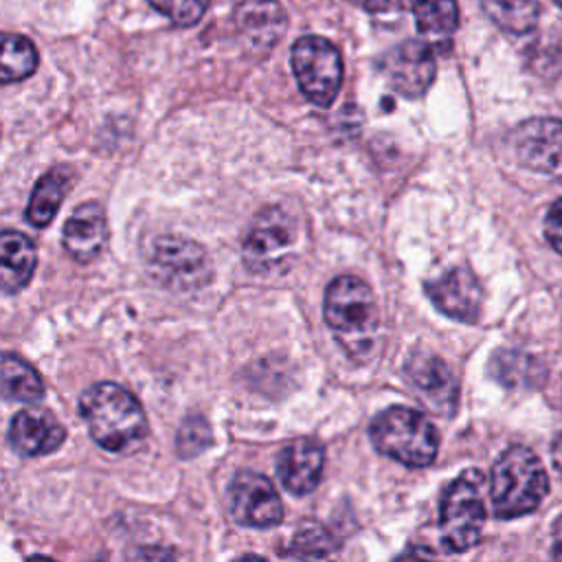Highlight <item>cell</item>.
<instances>
[{"instance_id":"cell-16","label":"cell","mask_w":562,"mask_h":562,"mask_svg":"<svg viewBox=\"0 0 562 562\" xmlns=\"http://www.w3.org/2000/svg\"><path fill=\"white\" fill-rule=\"evenodd\" d=\"M105 241L108 222L103 209L97 202H86L77 206L64 224L61 244L66 252L79 263H90L103 252Z\"/></svg>"},{"instance_id":"cell-22","label":"cell","mask_w":562,"mask_h":562,"mask_svg":"<svg viewBox=\"0 0 562 562\" xmlns=\"http://www.w3.org/2000/svg\"><path fill=\"white\" fill-rule=\"evenodd\" d=\"M485 15L512 35H525L536 29L540 20L538 0H481Z\"/></svg>"},{"instance_id":"cell-23","label":"cell","mask_w":562,"mask_h":562,"mask_svg":"<svg viewBox=\"0 0 562 562\" xmlns=\"http://www.w3.org/2000/svg\"><path fill=\"white\" fill-rule=\"evenodd\" d=\"M37 68L33 42L18 33H0V83H13L31 77Z\"/></svg>"},{"instance_id":"cell-31","label":"cell","mask_w":562,"mask_h":562,"mask_svg":"<svg viewBox=\"0 0 562 562\" xmlns=\"http://www.w3.org/2000/svg\"><path fill=\"white\" fill-rule=\"evenodd\" d=\"M553 558L562 560V516L553 525Z\"/></svg>"},{"instance_id":"cell-30","label":"cell","mask_w":562,"mask_h":562,"mask_svg":"<svg viewBox=\"0 0 562 562\" xmlns=\"http://www.w3.org/2000/svg\"><path fill=\"white\" fill-rule=\"evenodd\" d=\"M551 461H553V468L558 470V474L562 476V432L551 443Z\"/></svg>"},{"instance_id":"cell-6","label":"cell","mask_w":562,"mask_h":562,"mask_svg":"<svg viewBox=\"0 0 562 562\" xmlns=\"http://www.w3.org/2000/svg\"><path fill=\"white\" fill-rule=\"evenodd\" d=\"M292 70L301 92L321 108H327L342 83V59L338 48L318 35H303L294 42Z\"/></svg>"},{"instance_id":"cell-15","label":"cell","mask_w":562,"mask_h":562,"mask_svg":"<svg viewBox=\"0 0 562 562\" xmlns=\"http://www.w3.org/2000/svg\"><path fill=\"white\" fill-rule=\"evenodd\" d=\"M325 450L318 441L301 437L290 441L277 459V474L283 487L296 496L310 494L323 474Z\"/></svg>"},{"instance_id":"cell-11","label":"cell","mask_w":562,"mask_h":562,"mask_svg":"<svg viewBox=\"0 0 562 562\" xmlns=\"http://www.w3.org/2000/svg\"><path fill=\"white\" fill-rule=\"evenodd\" d=\"M389 83L404 97H422L435 79V57L426 42L406 40L391 48L382 59Z\"/></svg>"},{"instance_id":"cell-8","label":"cell","mask_w":562,"mask_h":562,"mask_svg":"<svg viewBox=\"0 0 562 562\" xmlns=\"http://www.w3.org/2000/svg\"><path fill=\"white\" fill-rule=\"evenodd\" d=\"M294 244V224L281 206L259 211L244 239V261L255 274H272L285 263Z\"/></svg>"},{"instance_id":"cell-12","label":"cell","mask_w":562,"mask_h":562,"mask_svg":"<svg viewBox=\"0 0 562 562\" xmlns=\"http://www.w3.org/2000/svg\"><path fill=\"white\" fill-rule=\"evenodd\" d=\"M404 373L419 397L441 415H452L457 406V380L448 364L430 351H413Z\"/></svg>"},{"instance_id":"cell-28","label":"cell","mask_w":562,"mask_h":562,"mask_svg":"<svg viewBox=\"0 0 562 562\" xmlns=\"http://www.w3.org/2000/svg\"><path fill=\"white\" fill-rule=\"evenodd\" d=\"M544 235L549 244L562 255V198L555 200L544 217Z\"/></svg>"},{"instance_id":"cell-7","label":"cell","mask_w":562,"mask_h":562,"mask_svg":"<svg viewBox=\"0 0 562 562\" xmlns=\"http://www.w3.org/2000/svg\"><path fill=\"white\" fill-rule=\"evenodd\" d=\"M149 272L171 290H195L209 283L213 270L204 248L180 235H160L151 241Z\"/></svg>"},{"instance_id":"cell-21","label":"cell","mask_w":562,"mask_h":562,"mask_svg":"<svg viewBox=\"0 0 562 562\" xmlns=\"http://www.w3.org/2000/svg\"><path fill=\"white\" fill-rule=\"evenodd\" d=\"M0 391L24 404H37L44 397V384L37 371L11 353L0 358Z\"/></svg>"},{"instance_id":"cell-25","label":"cell","mask_w":562,"mask_h":562,"mask_svg":"<svg viewBox=\"0 0 562 562\" xmlns=\"http://www.w3.org/2000/svg\"><path fill=\"white\" fill-rule=\"evenodd\" d=\"M213 441L209 422L202 415H189L182 419L176 435V452L180 459H193L204 452Z\"/></svg>"},{"instance_id":"cell-10","label":"cell","mask_w":562,"mask_h":562,"mask_svg":"<svg viewBox=\"0 0 562 562\" xmlns=\"http://www.w3.org/2000/svg\"><path fill=\"white\" fill-rule=\"evenodd\" d=\"M512 149L520 165L562 182V121L527 119L512 132Z\"/></svg>"},{"instance_id":"cell-4","label":"cell","mask_w":562,"mask_h":562,"mask_svg":"<svg viewBox=\"0 0 562 562\" xmlns=\"http://www.w3.org/2000/svg\"><path fill=\"white\" fill-rule=\"evenodd\" d=\"M369 437L382 454L408 468L430 465L439 450L437 428L419 411L406 406L378 413L369 426Z\"/></svg>"},{"instance_id":"cell-9","label":"cell","mask_w":562,"mask_h":562,"mask_svg":"<svg viewBox=\"0 0 562 562\" xmlns=\"http://www.w3.org/2000/svg\"><path fill=\"white\" fill-rule=\"evenodd\" d=\"M228 509L237 525L268 529L281 522L283 505L272 483L257 472L241 470L228 485Z\"/></svg>"},{"instance_id":"cell-14","label":"cell","mask_w":562,"mask_h":562,"mask_svg":"<svg viewBox=\"0 0 562 562\" xmlns=\"http://www.w3.org/2000/svg\"><path fill=\"white\" fill-rule=\"evenodd\" d=\"M9 443L22 457H42L55 452L66 437L57 417L40 406L22 408L9 424Z\"/></svg>"},{"instance_id":"cell-1","label":"cell","mask_w":562,"mask_h":562,"mask_svg":"<svg viewBox=\"0 0 562 562\" xmlns=\"http://www.w3.org/2000/svg\"><path fill=\"white\" fill-rule=\"evenodd\" d=\"M325 323L356 362H367L380 345V310L371 288L351 274L336 277L325 290Z\"/></svg>"},{"instance_id":"cell-2","label":"cell","mask_w":562,"mask_h":562,"mask_svg":"<svg viewBox=\"0 0 562 562\" xmlns=\"http://www.w3.org/2000/svg\"><path fill=\"white\" fill-rule=\"evenodd\" d=\"M79 413L92 439L108 452H125L147 435V417L138 400L114 382H99L79 397Z\"/></svg>"},{"instance_id":"cell-18","label":"cell","mask_w":562,"mask_h":562,"mask_svg":"<svg viewBox=\"0 0 562 562\" xmlns=\"http://www.w3.org/2000/svg\"><path fill=\"white\" fill-rule=\"evenodd\" d=\"M235 18L252 46L270 48L285 31V13L274 0H246L235 11Z\"/></svg>"},{"instance_id":"cell-5","label":"cell","mask_w":562,"mask_h":562,"mask_svg":"<svg viewBox=\"0 0 562 562\" xmlns=\"http://www.w3.org/2000/svg\"><path fill=\"white\" fill-rule=\"evenodd\" d=\"M483 485L485 476L479 470H465L443 492L439 505V544L443 551H468L481 540L485 527Z\"/></svg>"},{"instance_id":"cell-17","label":"cell","mask_w":562,"mask_h":562,"mask_svg":"<svg viewBox=\"0 0 562 562\" xmlns=\"http://www.w3.org/2000/svg\"><path fill=\"white\" fill-rule=\"evenodd\" d=\"M35 266L33 239L18 231H0V294H15L26 288Z\"/></svg>"},{"instance_id":"cell-3","label":"cell","mask_w":562,"mask_h":562,"mask_svg":"<svg viewBox=\"0 0 562 562\" xmlns=\"http://www.w3.org/2000/svg\"><path fill=\"white\" fill-rule=\"evenodd\" d=\"M549 479L533 450L507 448L492 465L490 503L498 518H518L533 512L544 498Z\"/></svg>"},{"instance_id":"cell-29","label":"cell","mask_w":562,"mask_h":562,"mask_svg":"<svg viewBox=\"0 0 562 562\" xmlns=\"http://www.w3.org/2000/svg\"><path fill=\"white\" fill-rule=\"evenodd\" d=\"M360 4L364 11L375 13V15H389V13H400L402 0H353Z\"/></svg>"},{"instance_id":"cell-20","label":"cell","mask_w":562,"mask_h":562,"mask_svg":"<svg viewBox=\"0 0 562 562\" xmlns=\"http://www.w3.org/2000/svg\"><path fill=\"white\" fill-rule=\"evenodd\" d=\"M419 33L432 44H448L457 22V0H411Z\"/></svg>"},{"instance_id":"cell-13","label":"cell","mask_w":562,"mask_h":562,"mask_svg":"<svg viewBox=\"0 0 562 562\" xmlns=\"http://www.w3.org/2000/svg\"><path fill=\"white\" fill-rule=\"evenodd\" d=\"M424 290L435 307L450 318L474 323L481 314L483 292L468 268H452L439 279L428 281Z\"/></svg>"},{"instance_id":"cell-19","label":"cell","mask_w":562,"mask_h":562,"mask_svg":"<svg viewBox=\"0 0 562 562\" xmlns=\"http://www.w3.org/2000/svg\"><path fill=\"white\" fill-rule=\"evenodd\" d=\"M72 176L75 173L68 167H55L37 180L26 204L29 224H33L35 228H44L53 222L66 198V191L72 184Z\"/></svg>"},{"instance_id":"cell-27","label":"cell","mask_w":562,"mask_h":562,"mask_svg":"<svg viewBox=\"0 0 562 562\" xmlns=\"http://www.w3.org/2000/svg\"><path fill=\"white\" fill-rule=\"evenodd\" d=\"M331 536L321 525H305L292 544V553L299 558H323L329 555L334 549Z\"/></svg>"},{"instance_id":"cell-32","label":"cell","mask_w":562,"mask_h":562,"mask_svg":"<svg viewBox=\"0 0 562 562\" xmlns=\"http://www.w3.org/2000/svg\"><path fill=\"white\" fill-rule=\"evenodd\" d=\"M553 4L558 7V11H560V15H562V0H553Z\"/></svg>"},{"instance_id":"cell-24","label":"cell","mask_w":562,"mask_h":562,"mask_svg":"<svg viewBox=\"0 0 562 562\" xmlns=\"http://www.w3.org/2000/svg\"><path fill=\"white\" fill-rule=\"evenodd\" d=\"M490 375L503 386H533L542 380V367L527 353L516 349H498L490 360Z\"/></svg>"},{"instance_id":"cell-26","label":"cell","mask_w":562,"mask_h":562,"mask_svg":"<svg viewBox=\"0 0 562 562\" xmlns=\"http://www.w3.org/2000/svg\"><path fill=\"white\" fill-rule=\"evenodd\" d=\"M151 7L178 26H193L211 0H149Z\"/></svg>"}]
</instances>
